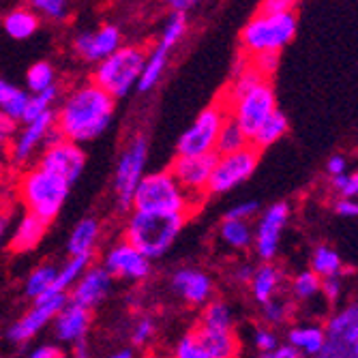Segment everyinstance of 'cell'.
Here are the masks:
<instances>
[{"mask_svg": "<svg viewBox=\"0 0 358 358\" xmlns=\"http://www.w3.org/2000/svg\"><path fill=\"white\" fill-rule=\"evenodd\" d=\"M287 134V118L283 112H275L273 116H268L264 120V124L257 129L255 136L251 138V146L255 150H264L268 146H273L275 142H279L283 136Z\"/></svg>", "mask_w": 358, "mask_h": 358, "instance_id": "1f68e13d", "label": "cell"}, {"mask_svg": "<svg viewBox=\"0 0 358 358\" xmlns=\"http://www.w3.org/2000/svg\"><path fill=\"white\" fill-rule=\"evenodd\" d=\"M262 313H264V320H266L268 324H281V322H285L289 309H287V305H285L283 301L273 299V301H268L266 305H262Z\"/></svg>", "mask_w": 358, "mask_h": 358, "instance_id": "bcb514c9", "label": "cell"}, {"mask_svg": "<svg viewBox=\"0 0 358 358\" xmlns=\"http://www.w3.org/2000/svg\"><path fill=\"white\" fill-rule=\"evenodd\" d=\"M146 58H148V50L144 45L138 43L122 45L103 62L94 64L90 82L106 90L114 101L124 99L134 88H138L140 78L144 73Z\"/></svg>", "mask_w": 358, "mask_h": 358, "instance_id": "5b68a950", "label": "cell"}, {"mask_svg": "<svg viewBox=\"0 0 358 358\" xmlns=\"http://www.w3.org/2000/svg\"><path fill=\"white\" fill-rule=\"evenodd\" d=\"M320 292L324 294L329 303H337L341 299V279L339 277H331V279H322V285H320Z\"/></svg>", "mask_w": 358, "mask_h": 358, "instance_id": "c3c4849f", "label": "cell"}, {"mask_svg": "<svg viewBox=\"0 0 358 358\" xmlns=\"http://www.w3.org/2000/svg\"><path fill=\"white\" fill-rule=\"evenodd\" d=\"M99 236H101V223H99V219H94V217L82 219L71 230V234H69V241H67L69 255L92 257L94 247H96V243H99Z\"/></svg>", "mask_w": 358, "mask_h": 358, "instance_id": "d4e9b609", "label": "cell"}, {"mask_svg": "<svg viewBox=\"0 0 358 358\" xmlns=\"http://www.w3.org/2000/svg\"><path fill=\"white\" fill-rule=\"evenodd\" d=\"M157 335V322L150 315H142L134 322V329H131V343L136 348H144L148 345Z\"/></svg>", "mask_w": 358, "mask_h": 358, "instance_id": "60d3db41", "label": "cell"}, {"mask_svg": "<svg viewBox=\"0 0 358 358\" xmlns=\"http://www.w3.org/2000/svg\"><path fill=\"white\" fill-rule=\"evenodd\" d=\"M311 271L320 279L339 277V273H341V257H339V253L333 247H329V245H320L313 251V255H311Z\"/></svg>", "mask_w": 358, "mask_h": 358, "instance_id": "e575fe53", "label": "cell"}, {"mask_svg": "<svg viewBox=\"0 0 358 358\" xmlns=\"http://www.w3.org/2000/svg\"><path fill=\"white\" fill-rule=\"evenodd\" d=\"M122 45V32L116 24H101L94 30H84L73 39V52L90 64L103 62Z\"/></svg>", "mask_w": 358, "mask_h": 358, "instance_id": "2e32d148", "label": "cell"}, {"mask_svg": "<svg viewBox=\"0 0 358 358\" xmlns=\"http://www.w3.org/2000/svg\"><path fill=\"white\" fill-rule=\"evenodd\" d=\"M227 110L223 103L217 99L210 103L206 110H202L191 122V127L178 138L176 144V157H204V155H215L217 148V138L225 124Z\"/></svg>", "mask_w": 358, "mask_h": 358, "instance_id": "ba28073f", "label": "cell"}, {"mask_svg": "<svg viewBox=\"0 0 358 358\" xmlns=\"http://www.w3.org/2000/svg\"><path fill=\"white\" fill-rule=\"evenodd\" d=\"M26 86L30 94H39L56 86V69L48 60H39L26 71Z\"/></svg>", "mask_w": 358, "mask_h": 358, "instance_id": "8d00e7d4", "label": "cell"}, {"mask_svg": "<svg viewBox=\"0 0 358 358\" xmlns=\"http://www.w3.org/2000/svg\"><path fill=\"white\" fill-rule=\"evenodd\" d=\"M112 275L101 266V264H92L82 277L80 281L69 289V303L84 307L88 311H92L96 305H99L112 289Z\"/></svg>", "mask_w": 358, "mask_h": 358, "instance_id": "ffe728a7", "label": "cell"}, {"mask_svg": "<svg viewBox=\"0 0 358 358\" xmlns=\"http://www.w3.org/2000/svg\"><path fill=\"white\" fill-rule=\"evenodd\" d=\"M56 277H58V266H54L52 262H43L35 266L24 281V296L35 303L52 294L56 287Z\"/></svg>", "mask_w": 358, "mask_h": 358, "instance_id": "83f0119b", "label": "cell"}, {"mask_svg": "<svg viewBox=\"0 0 358 358\" xmlns=\"http://www.w3.org/2000/svg\"><path fill=\"white\" fill-rule=\"evenodd\" d=\"M114 112L116 101L88 80L64 94L56 110V134L82 146L108 131Z\"/></svg>", "mask_w": 358, "mask_h": 358, "instance_id": "6da1fadb", "label": "cell"}, {"mask_svg": "<svg viewBox=\"0 0 358 358\" xmlns=\"http://www.w3.org/2000/svg\"><path fill=\"white\" fill-rule=\"evenodd\" d=\"M221 241L232 249H247L253 245V227L249 221H236V219H223L219 225Z\"/></svg>", "mask_w": 358, "mask_h": 358, "instance_id": "d6a6232c", "label": "cell"}, {"mask_svg": "<svg viewBox=\"0 0 358 358\" xmlns=\"http://www.w3.org/2000/svg\"><path fill=\"white\" fill-rule=\"evenodd\" d=\"M28 96H30V92H26L20 86L5 82L3 78H0V112L7 114L9 118H13L15 122L24 120Z\"/></svg>", "mask_w": 358, "mask_h": 358, "instance_id": "f546056e", "label": "cell"}, {"mask_svg": "<svg viewBox=\"0 0 358 358\" xmlns=\"http://www.w3.org/2000/svg\"><path fill=\"white\" fill-rule=\"evenodd\" d=\"M56 136V112H50L45 116H39L30 122H24V129L11 142V164L26 166L35 157L39 146L48 144Z\"/></svg>", "mask_w": 358, "mask_h": 358, "instance_id": "e0dca14e", "label": "cell"}, {"mask_svg": "<svg viewBox=\"0 0 358 358\" xmlns=\"http://www.w3.org/2000/svg\"><path fill=\"white\" fill-rule=\"evenodd\" d=\"M281 281H283V275L281 271L275 266V264H262L253 271V277L249 281V287H251V294L253 299L259 303V305H266L268 301L275 299V294L281 287Z\"/></svg>", "mask_w": 358, "mask_h": 358, "instance_id": "484cf974", "label": "cell"}, {"mask_svg": "<svg viewBox=\"0 0 358 358\" xmlns=\"http://www.w3.org/2000/svg\"><path fill=\"white\" fill-rule=\"evenodd\" d=\"M356 352H358V341H356Z\"/></svg>", "mask_w": 358, "mask_h": 358, "instance_id": "03108f58", "label": "cell"}, {"mask_svg": "<svg viewBox=\"0 0 358 358\" xmlns=\"http://www.w3.org/2000/svg\"><path fill=\"white\" fill-rule=\"evenodd\" d=\"M110 358H136V352L131 348H122V350H116Z\"/></svg>", "mask_w": 358, "mask_h": 358, "instance_id": "be15d7a7", "label": "cell"}, {"mask_svg": "<svg viewBox=\"0 0 358 358\" xmlns=\"http://www.w3.org/2000/svg\"><path fill=\"white\" fill-rule=\"evenodd\" d=\"M26 358H69V356H67V352H64L56 343H41L37 348H32L26 354Z\"/></svg>", "mask_w": 358, "mask_h": 358, "instance_id": "7dc6e473", "label": "cell"}, {"mask_svg": "<svg viewBox=\"0 0 358 358\" xmlns=\"http://www.w3.org/2000/svg\"><path fill=\"white\" fill-rule=\"evenodd\" d=\"M30 9L39 17H48L52 22H64L69 17V5L64 0H35L30 3Z\"/></svg>", "mask_w": 358, "mask_h": 358, "instance_id": "f35d334b", "label": "cell"}, {"mask_svg": "<svg viewBox=\"0 0 358 358\" xmlns=\"http://www.w3.org/2000/svg\"><path fill=\"white\" fill-rule=\"evenodd\" d=\"M287 219H289V206L285 202L273 204L259 217L257 227L253 230V247L257 257H262L264 262L275 259Z\"/></svg>", "mask_w": 358, "mask_h": 358, "instance_id": "d6986e66", "label": "cell"}, {"mask_svg": "<svg viewBox=\"0 0 358 358\" xmlns=\"http://www.w3.org/2000/svg\"><path fill=\"white\" fill-rule=\"evenodd\" d=\"M341 198H354V200H358V172L354 176H350V185H348V189H345V193L341 195Z\"/></svg>", "mask_w": 358, "mask_h": 358, "instance_id": "680465c9", "label": "cell"}, {"mask_svg": "<svg viewBox=\"0 0 358 358\" xmlns=\"http://www.w3.org/2000/svg\"><path fill=\"white\" fill-rule=\"evenodd\" d=\"M217 155H204V157H176L170 166V174L180 185V189L198 204L204 202L208 195V182L213 176Z\"/></svg>", "mask_w": 358, "mask_h": 358, "instance_id": "9a60e30c", "label": "cell"}, {"mask_svg": "<svg viewBox=\"0 0 358 358\" xmlns=\"http://www.w3.org/2000/svg\"><path fill=\"white\" fill-rule=\"evenodd\" d=\"M320 285H322V279L313 271H303L294 277V281H292V289H294L296 299H301V301L313 299L320 292Z\"/></svg>", "mask_w": 358, "mask_h": 358, "instance_id": "ab89813d", "label": "cell"}, {"mask_svg": "<svg viewBox=\"0 0 358 358\" xmlns=\"http://www.w3.org/2000/svg\"><path fill=\"white\" fill-rule=\"evenodd\" d=\"M90 322H92V311L78 307L73 303H67L54 320L56 339L62 343H69V345L86 341V335L90 331Z\"/></svg>", "mask_w": 358, "mask_h": 358, "instance_id": "7402d4cb", "label": "cell"}, {"mask_svg": "<svg viewBox=\"0 0 358 358\" xmlns=\"http://www.w3.org/2000/svg\"><path fill=\"white\" fill-rule=\"evenodd\" d=\"M299 20L294 11L287 13H255L241 30L245 58L257 54H279L296 35Z\"/></svg>", "mask_w": 358, "mask_h": 358, "instance_id": "52a82bcc", "label": "cell"}, {"mask_svg": "<svg viewBox=\"0 0 358 358\" xmlns=\"http://www.w3.org/2000/svg\"><path fill=\"white\" fill-rule=\"evenodd\" d=\"M69 303L67 294H60V292H52V294L39 299L32 303V307L20 315L7 331V339L11 343H28L32 337H37L50 322L56 320V315L60 313V309Z\"/></svg>", "mask_w": 358, "mask_h": 358, "instance_id": "4fadbf2b", "label": "cell"}, {"mask_svg": "<svg viewBox=\"0 0 358 358\" xmlns=\"http://www.w3.org/2000/svg\"><path fill=\"white\" fill-rule=\"evenodd\" d=\"M324 350L317 358H352L358 341V303L337 311L324 329Z\"/></svg>", "mask_w": 358, "mask_h": 358, "instance_id": "5bb4252c", "label": "cell"}, {"mask_svg": "<svg viewBox=\"0 0 358 358\" xmlns=\"http://www.w3.org/2000/svg\"><path fill=\"white\" fill-rule=\"evenodd\" d=\"M172 289L191 307H206L213 296V279L200 268H178L172 277Z\"/></svg>", "mask_w": 358, "mask_h": 358, "instance_id": "44dd1931", "label": "cell"}, {"mask_svg": "<svg viewBox=\"0 0 358 358\" xmlns=\"http://www.w3.org/2000/svg\"><path fill=\"white\" fill-rule=\"evenodd\" d=\"M7 232H9V217L0 215V247H3L7 241Z\"/></svg>", "mask_w": 358, "mask_h": 358, "instance_id": "94428289", "label": "cell"}, {"mask_svg": "<svg viewBox=\"0 0 358 358\" xmlns=\"http://www.w3.org/2000/svg\"><path fill=\"white\" fill-rule=\"evenodd\" d=\"M277 62H279V54H257L247 58V64L251 69H255L262 78H271L277 69Z\"/></svg>", "mask_w": 358, "mask_h": 358, "instance_id": "7bdbcfd3", "label": "cell"}, {"mask_svg": "<svg viewBox=\"0 0 358 358\" xmlns=\"http://www.w3.org/2000/svg\"><path fill=\"white\" fill-rule=\"evenodd\" d=\"M331 185H333V189L339 193V198L345 193V189H348V185H350V176L348 174H343V176H335L333 180H331Z\"/></svg>", "mask_w": 358, "mask_h": 358, "instance_id": "6f0895ef", "label": "cell"}, {"mask_svg": "<svg viewBox=\"0 0 358 358\" xmlns=\"http://www.w3.org/2000/svg\"><path fill=\"white\" fill-rule=\"evenodd\" d=\"M41 26V17L28 7H15L11 11H7V15L3 17V28L11 39L24 41L30 39Z\"/></svg>", "mask_w": 358, "mask_h": 358, "instance_id": "4316f807", "label": "cell"}, {"mask_svg": "<svg viewBox=\"0 0 358 358\" xmlns=\"http://www.w3.org/2000/svg\"><path fill=\"white\" fill-rule=\"evenodd\" d=\"M198 206L200 204L189 198L168 170L146 174L138 185L131 200L134 213H148V215L189 217Z\"/></svg>", "mask_w": 358, "mask_h": 358, "instance_id": "8992f818", "label": "cell"}, {"mask_svg": "<svg viewBox=\"0 0 358 358\" xmlns=\"http://www.w3.org/2000/svg\"><path fill=\"white\" fill-rule=\"evenodd\" d=\"M195 7V3H191V0H172L170 3V9H172V13H187L189 9H193Z\"/></svg>", "mask_w": 358, "mask_h": 358, "instance_id": "9f6ffc18", "label": "cell"}, {"mask_svg": "<svg viewBox=\"0 0 358 358\" xmlns=\"http://www.w3.org/2000/svg\"><path fill=\"white\" fill-rule=\"evenodd\" d=\"M247 146H251V142L243 134V129L232 118H227L225 124H223V129H221L219 138H217L215 155H232V152H238V150H243Z\"/></svg>", "mask_w": 358, "mask_h": 358, "instance_id": "d590c367", "label": "cell"}, {"mask_svg": "<svg viewBox=\"0 0 358 358\" xmlns=\"http://www.w3.org/2000/svg\"><path fill=\"white\" fill-rule=\"evenodd\" d=\"M352 358H358V352H356V354H354V356H352Z\"/></svg>", "mask_w": 358, "mask_h": 358, "instance_id": "e7e4bbea", "label": "cell"}, {"mask_svg": "<svg viewBox=\"0 0 358 358\" xmlns=\"http://www.w3.org/2000/svg\"><path fill=\"white\" fill-rule=\"evenodd\" d=\"M335 213L343 219H356L358 217V200L354 198H339L335 202Z\"/></svg>", "mask_w": 358, "mask_h": 358, "instance_id": "f907efd6", "label": "cell"}, {"mask_svg": "<svg viewBox=\"0 0 358 358\" xmlns=\"http://www.w3.org/2000/svg\"><path fill=\"white\" fill-rule=\"evenodd\" d=\"M345 168H348V161L343 155H333L329 161H327V172L335 178V176H343L345 174Z\"/></svg>", "mask_w": 358, "mask_h": 358, "instance_id": "816d5d0a", "label": "cell"}, {"mask_svg": "<svg viewBox=\"0 0 358 358\" xmlns=\"http://www.w3.org/2000/svg\"><path fill=\"white\" fill-rule=\"evenodd\" d=\"M185 32H187V15L172 13L168 17V22H166L164 30H161V37H159L157 45L148 52V58H146V64H144V73H142L140 84H138L140 92H148L159 84L161 76H164V71L168 67L170 52L185 37Z\"/></svg>", "mask_w": 358, "mask_h": 358, "instance_id": "30bf717a", "label": "cell"}, {"mask_svg": "<svg viewBox=\"0 0 358 358\" xmlns=\"http://www.w3.org/2000/svg\"><path fill=\"white\" fill-rule=\"evenodd\" d=\"M287 341L299 354L317 358L324 350V341H327V337H324V329L313 327V324H305V327L292 329L287 333Z\"/></svg>", "mask_w": 358, "mask_h": 358, "instance_id": "f1b7e54d", "label": "cell"}, {"mask_svg": "<svg viewBox=\"0 0 358 358\" xmlns=\"http://www.w3.org/2000/svg\"><path fill=\"white\" fill-rule=\"evenodd\" d=\"M294 9L296 5L292 3V0H264V3L257 7L259 13H287Z\"/></svg>", "mask_w": 358, "mask_h": 358, "instance_id": "681fc988", "label": "cell"}, {"mask_svg": "<svg viewBox=\"0 0 358 358\" xmlns=\"http://www.w3.org/2000/svg\"><path fill=\"white\" fill-rule=\"evenodd\" d=\"M174 358H208L195 331H189L187 335H182V339L174 348Z\"/></svg>", "mask_w": 358, "mask_h": 358, "instance_id": "b9f144b4", "label": "cell"}, {"mask_svg": "<svg viewBox=\"0 0 358 358\" xmlns=\"http://www.w3.org/2000/svg\"><path fill=\"white\" fill-rule=\"evenodd\" d=\"M259 150L247 146L232 155H217L213 176L208 182V195H223L243 185L257 168Z\"/></svg>", "mask_w": 358, "mask_h": 358, "instance_id": "7c38bea8", "label": "cell"}, {"mask_svg": "<svg viewBox=\"0 0 358 358\" xmlns=\"http://www.w3.org/2000/svg\"><path fill=\"white\" fill-rule=\"evenodd\" d=\"M0 358H5V356H0Z\"/></svg>", "mask_w": 358, "mask_h": 358, "instance_id": "003e7915", "label": "cell"}, {"mask_svg": "<svg viewBox=\"0 0 358 358\" xmlns=\"http://www.w3.org/2000/svg\"><path fill=\"white\" fill-rule=\"evenodd\" d=\"M48 227H50V223L41 221L39 217L30 215V213H24L22 219L17 221V225L13 227L9 241H7L9 251L17 253V255L35 251L41 245V241L45 238Z\"/></svg>", "mask_w": 358, "mask_h": 358, "instance_id": "603a6c76", "label": "cell"}, {"mask_svg": "<svg viewBox=\"0 0 358 358\" xmlns=\"http://www.w3.org/2000/svg\"><path fill=\"white\" fill-rule=\"evenodd\" d=\"M259 358H299V352L292 348V345H279L277 350L266 352V354H262Z\"/></svg>", "mask_w": 358, "mask_h": 358, "instance_id": "11a10c76", "label": "cell"}, {"mask_svg": "<svg viewBox=\"0 0 358 358\" xmlns=\"http://www.w3.org/2000/svg\"><path fill=\"white\" fill-rule=\"evenodd\" d=\"M219 101L227 110V116L243 129L249 142L264 120L277 112V99L271 82L251 69L249 64H243L230 86L223 90Z\"/></svg>", "mask_w": 358, "mask_h": 358, "instance_id": "7a4b0ae2", "label": "cell"}, {"mask_svg": "<svg viewBox=\"0 0 358 358\" xmlns=\"http://www.w3.org/2000/svg\"><path fill=\"white\" fill-rule=\"evenodd\" d=\"M11 164V140L0 134V174Z\"/></svg>", "mask_w": 358, "mask_h": 358, "instance_id": "f5cc1de1", "label": "cell"}, {"mask_svg": "<svg viewBox=\"0 0 358 358\" xmlns=\"http://www.w3.org/2000/svg\"><path fill=\"white\" fill-rule=\"evenodd\" d=\"M146 159H148L146 138L134 136L124 146V150L118 159L116 174H114V193H116V200H118L120 208H131L134 193H136L138 185L142 182V178L146 176V172H144Z\"/></svg>", "mask_w": 358, "mask_h": 358, "instance_id": "9c48e42d", "label": "cell"}, {"mask_svg": "<svg viewBox=\"0 0 358 358\" xmlns=\"http://www.w3.org/2000/svg\"><path fill=\"white\" fill-rule=\"evenodd\" d=\"M253 271H255L253 266H247V264H245V266H241V268L236 271V277H238V279H243L245 283H249V281H251V277H253Z\"/></svg>", "mask_w": 358, "mask_h": 358, "instance_id": "6125c7cd", "label": "cell"}, {"mask_svg": "<svg viewBox=\"0 0 358 358\" xmlns=\"http://www.w3.org/2000/svg\"><path fill=\"white\" fill-rule=\"evenodd\" d=\"M253 345L266 354V352H273L279 348V339H277V333L271 331V329H255L253 331Z\"/></svg>", "mask_w": 358, "mask_h": 358, "instance_id": "ee69618b", "label": "cell"}, {"mask_svg": "<svg viewBox=\"0 0 358 358\" xmlns=\"http://www.w3.org/2000/svg\"><path fill=\"white\" fill-rule=\"evenodd\" d=\"M92 266V257L86 255H69L67 262L58 266V277H56V287L54 292L60 294H69V289L80 281V277Z\"/></svg>", "mask_w": 358, "mask_h": 358, "instance_id": "4dcf8cb0", "label": "cell"}, {"mask_svg": "<svg viewBox=\"0 0 358 358\" xmlns=\"http://www.w3.org/2000/svg\"><path fill=\"white\" fill-rule=\"evenodd\" d=\"M257 213H259V202H255V200H247V202H241V204H236V206H232L230 210H227L225 219L251 221Z\"/></svg>", "mask_w": 358, "mask_h": 358, "instance_id": "f6af8a7d", "label": "cell"}, {"mask_svg": "<svg viewBox=\"0 0 358 358\" xmlns=\"http://www.w3.org/2000/svg\"><path fill=\"white\" fill-rule=\"evenodd\" d=\"M0 134H3L5 138H9L11 142L17 136V122L13 118H9L7 114H3V112H0Z\"/></svg>", "mask_w": 358, "mask_h": 358, "instance_id": "db71d44e", "label": "cell"}, {"mask_svg": "<svg viewBox=\"0 0 358 358\" xmlns=\"http://www.w3.org/2000/svg\"><path fill=\"white\" fill-rule=\"evenodd\" d=\"M37 166L56 174L64 182L73 185L86 168V150L80 144L64 140L56 134L43 146V150L37 159Z\"/></svg>", "mask_w": 358, "mask_h": 358, "instance_id": "8fae6325", "label": "cell"}, {"mask_svg": "<svg viewBox=\"0 0 358 358\" xmlns=\"http://www.w3.org/2000/svg\"><path fill=\"white\" fill-rule=\"evenodd\" d=\"M56 99H58V86H54V88H50L45 92H39V94H30L22 122H30V120H35L39 116H45V114L54 112Z\"/></svg>", "mask_w": 358, "mask_h": 358, "instance_id": "74e56055", "label": "cell"}, {"mask_svg": "<svg viewBox=\"0 0 358 358\" xmlns=\"http://www.w3.org/2000/svg\"><path fill=\"white\" fill-rule=\"evenodd\" d=\"M101 266L112 275V279L144 281L150 275V259L144 257L136 247H131L124 238L114 243L106 251Z\"/></svg>", "mask_w": 358, "mask_h": 358, "instance_id": "ac0fdd59", "label": "cell"}, {"mask_svg": "<svg viewBox=\"0 0 358 358\" xmlns=\"http://www.w3.org/2000/svg\"><path fill=\"white\" fill-rule=\"evenodd\" d=\"M69 358H90V352H88V343L86 341H80L73 345L71 350V356Z\"/></svg>", "mask_w": 358, "mask_h": 358, "instance_id": "91938a15", "label": "cell"}, {"mask_svg": "<svg viewBox=\"0 0 358 358\" xmlns=\"http://www.w3.org/2000/svg\"><path fill=\"white\" fill-rule=\"evenodd\" d=\"M193 331H195V335H198L208 358H236L238 356L241 343L236 339L234 329L232 331H217V329L195 327Z\"/></svg>", "mask_w": 358, "mask_h": 358, "instance_id": "cb8c5ba5", "label": "cell"}, {"mask_svg": "<svg viewBox=\"0 0 358 358\" xmlns=\"http://www.w3.org/2000/svg\"><path fill=\"white\" fill-rule=\"evenodd\" d=\"M187 217L182 215H148L134 213L124 223V241L144 257H164L176 243Z\"/></svg>", "mask_w": 358, "mask_h": 358, "instance_id": "277c9868", "label": "cell"}, {"mask_svg": "<svg viewBox=\"0 0 358 358\" xmlns=\"http://www.w3.org/2000/svg\"><path fill=\"white\" fill-rule=\"evenodd\" d=\"M69 182L39 166L26 168L17 180V198L24 206V213L35 215L45 223H52L58 217L69 198Z\"/></svg>", "mask_w": 358, "mask_h": 358, "instance_id": "3957f363", "label": "cell"}, {"mask_svg": "<svg viewBox=\"0 0 358 358\" xmlns=\"http://www.w3.org/2000/svg\"><path fill=\"white\" fill-rule=\"evenodd\" d=\"M198 327L204 329H217V331H232L234 329V317H232V309L227 307V303L223 301H210L200 315Z\"/></svg>", "mask_w": 358, "mask_h": 358, "instance_id": "836d02e7", "label": "cell"}]
</instances>
